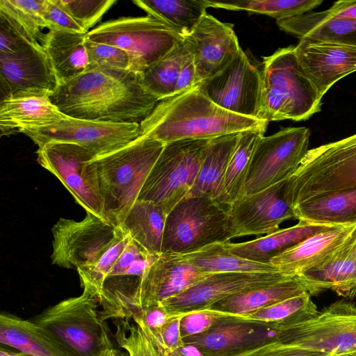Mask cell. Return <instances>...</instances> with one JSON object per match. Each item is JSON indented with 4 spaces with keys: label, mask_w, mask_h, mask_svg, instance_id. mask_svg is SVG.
Returning a JSON list of instances; mask_svg holds the SVG:
<instances>
[{
    "label": "cell",
    "mask_w": 356,
    "mask_h": 356,
    "mask_svg": "<svg viewBox=\"0 0 356 356\" xmlns=\"http://www.w3.org/2000/svg\"><path fill=\"white\" fill-rule=\"evenodd\" d=\"M49 98L70 117L113 123L140 124L159 102L131 70L86 71L59 84Z\"/></svg>",
    "instance_id": "1"
},
{
    "label": "cell",
    "mask_w": 356,
    "mask_h": 356,
    "mask_svg": "<svg viewBox=\"0 0 356 356\" xmlns=\"http://www.w3.org/2000/svg\"><path fill=\"white\" fill-rule=\"evenodd\" d=\"M268 124L220 108L197 85L159 101L140 127L141 136L166 144L184 139H212Z\"/></svg>",
    "instance_id": "2"
},
{
    "label": "cell",
    "mask_w": 356,
    "mask_h": 356,
    "mask_svg": "<svg viewBox=\"0 0 356 356\" xmlns=\"http://www.w3.org/2000/svg\"><path fill=\"white\" fill-rule=\"evenodd\" d=\"M165 145L141 136L90 161L96 172L106 220L116 227L122 224Z\"/></svg>",
    "instance_id": "3"
},
{
    "label": "cell",
    "mask_w": 356,
    "mask_h": 356,
    "mask_svg": "<svg viewBox=\"0 0 356 356\" xmlns=\"http://www.w3.org/2000/svg\"><path fill=\"white\" fill-rule=\"evenodd\" d=\"M99 298L83 291L30 318L64 356H99L114 348Z\"/></svg>",
    "instance_id": "4"
},
{
    "label": "cell",
    "mask_w": 356,
    "mask_h": 356,
    "mask_svg": "<svg viewBox=\"0 0 356 356\" xmlns=\"http://www.w3.org/2000/svg\"><path fill=\"white\" fill-rule=\"evenodd\" d=\"M261 76L259 120L302 121L320 111L322 98L302 70L294 47L264 57Z\"/></svg>",
    "instance_id": "5"
},
{
    "label": "cell",
    "mask_w": 356,
    "mask_h": 356,
    "mask_svg": "<svg viewBox=\"0 0 356 356\" xmlns=\"http://www.w3.org/2000/svg\"><path fill=\"white\" fill-rule=\"evenodd\" d=\"M356 187V134L309 149L286 180L292 209L308 200Z\"/></svg>",
    "instance_id": "6"
},
{
    "label": "cell",
    "mask_w": 356,
    "mask_h": 356,
    "mask_svg": "<svg viewBox=\"0 0 356 356\" xmlns=\"http://www.w3.org/2000/svg\"><path fill=\"white\" fill-rule=\"evenodd\" d=\"M229 206L206 196H186L167 215L162 252L185 254L233 238Z\"/></svg>",
    "instance_id": "7"
},
{
    "label": "cell",
    "mask_w": 356,
    "mask_h": 356,
    "mask_svg": "<svg viewBox=\"0 0 356 356\" xmlns=\"http://www.w3.org/2000/svg\"><path fill=\"white\" fill-rule=\"evenodd\" d=\"M211 139H184L166 143L138 200L154 202L167 213L191 191Z\"/></svg>",
    "instance_id": "8"
},
{
    "label": "cell",
    "mask_w": 356,
    "mask_h": 356,
    "mask_svg": "<svg viewBox=\"0 0 356 356\" xmlns=\"http://www.w3.org/2000/svg\"><path fill=\"white\" fill-rule=\"evenodd\" d=\"M86 37L125 51L131 58L130 70L140 75L183 40L165 23L149 15L106 21L89 31Z\"/></svg>",
    "instance_id": "9"
},
{
    "label": "cell",
    "mask_w": 356,
    "mask_h": 356,
    "mask_svg": "<svg viewBox=\"0 0 356 356\" xmlns=\"http://www.w3.org/2000/svg\"><path fill=\"white\" fill-rule=\"evenodd\" d=\"M273 337L278 342L332 355L356 352V306L337 301L313 316L286 325H276Z\"/></svg>",
    "instance_id": "10"
},
{
    "label": "cell",
    "mask_w": 356,
    "mask_h": 356,
    "mask_svg": "<svg viewBox=\"0 0 356 356\" xmlns=\"http://www.w3.org/2000/svg\"><path fill=\"white\" fill-rule=\"evenodd\" d=\"M309 138L310 130L305 127H286L264 136L252 157L244 195L288 179L309 151Z\"/></svg>",
    "instance_id": "11"
},
{
    "label": "cell",
    "mask_w": 356,
    "mask_h": 356,
    "mask_svg": "<svg viewBox=\"0 0 356 356\" xmlns=\"http://www.w3.org/2000/svg\"><path fill=\"white\" fill-rule=\"evenodd\" d=\"M36 154L39 164L60 181L86 212L106 220L96 172L90 163L97 157L94 152L75 143L50 142L38 147Z\"/></svg>",
    "instance_id": "12"
},
{
    "label": "cell",
    "mask_w": 356,
    "mask_h": 356,
    "mask_svg": "<svg viewBox=\"0 0 356 356\" xmlns=\"http://www.w3.org/2000/svg\"><path fill=\"white\" fill-rule=\"evenodd\" d=\"M38 147L50 142L79 145L97 156L116 151L141 136L140 124L92 121L70 117L20 131Z\"/></svg>",
    "instance_id": "13"
},
{
    "label": "cell",
    "mask_w": 356,
    "mask_h": 356,
    "mask_svg": "<svg viewBox=\"0 0 356 356\" xmlns=\"http://www.w3.org/2000/svg\"><path fill=\"white\" fill-rule=\"evenodd\" d=\"M118 229L88 212L81 221L60 218L51 229V264L68 269L95 264L111 244Z\"/></svg>",
    "instance_id": "14"
},
{
    "label": "cell",
    "mask_w": 356,
    "mask_h": 356,
    "mask_svg": "<svg viewBox=\"0 0 356 356\" xmlns=\"http://www.w3.org/2000/svg\"><path fill=\"white\" fill-rule=\"evenodd\" d=\"M261 76L241 48L215 76L197 84L217 106L240 115L258 119ZM259 120V119H258Z\"/></svg>",
    "instance_id": "15"
},
{
    "label": "cell",
    "mask_w": 356,
    "mask_h": 356,
    "mask_svg": "<svg viewBox=\"0 0 356 356\" xmlns=\"http://www.w3.org/2000/svg\"><path fill=\"white\" fill-rule=\"evenodd\" d=\"M280 272L211 274L161 303L169 317L209 309L229 296L269 286L289 278Z\"/></svg>",
    "instance_id": "16"
},
{
    "label": "cell",
    "mask_w": 356,
    "mask_h": 356,
    "mask_svg": "<svg viewBox=\"0 0 356 356\" xmlns=\"http://www.w3.org/2000/svg\"><path fill=\"white\" fill-rule=\"evenodd\" d=\"M0 79L3 99L50 97L59 86L40 43L30 42L15 53L0 54Z\"/></svg>",
    "instance_id": "17"
},
{
    "label": "cell",
    "mask_w": 356,
    "mask_h": 356,
    "mask_svg": "<svg viewBox=\"0 0 356 356\" xmlns=\"http://www.w3.org/2000/svg\"><path fill=\"white\" fill-rule=\"evenodd\" d=\"M286 180L244 195L229 206L233 238L268 234L279 230L283 222L295 218L293 210L286 198Z\"/></svg>",
    "instance_id": "18"
},
{
    "label": "cell",
    "mask_w": 356,
    "mask_h": 356,
    "mask_svg": "<svg viewBox=\"0 0 356 356\" xmlns=\"http://www.w3.org/2000/svg\"><path fill=\"white\" fill-rule=\"evenodd\" d=\"M183 42L193 58L197 84L223 70L241 48L233 24L223 23L207 13L183 38Z\"/></svg>",
    "instance_id": "19"
},
{
    "label": "cell",
    "mask_w": 356,
    "mask_h": 356,
    "mask_svg": "<svg viewBox=\"0 0 356 356\" xmlns=\"http://www.w3.org/2000/svg\"><path fill=\"white\" fill-rule=\"evenodd\" d=\"M298 60L321 98L338 81L356 72V47L300 39L294 47Z\"/></svg>",
    "instance_id": "20"
},
{
    "label": "cell",
    "mask_w": 356,
    "mask_h": 356,
    "mask_svg": "<svg viewBox=\"0 0 356 356\" xmlns=\"http://www.w3.org/2000/svg\"><path fill=\"white\" fill-rule=\"evenodd\" d=\"M274 324L243 321L232 318L208 330L184 339V347L199 356H228L261 343L274 335Z\"/></svg>",
    "instance_id": "21"
},
{
    "label": "cell",
    "mask_w": 356,
    "mask_h": 356,
    "mask_svg": "<svg viewBox=\"0 0 356 356\" xmlns=\"http://www.w3.org/2000/svg\"><path fill=\"white\" fill-rule=\"evenodd\" d=\"M355 226H339L313 234L273 258L270 264L284 275L296 277L330 259L343 245Z\"/></svg>",
    "instance_id": "22"
},
{
    "label": "cell",
    "mask_w": 356,
    "mask_h": 356,
    "mask_svg": "<svg viewBox=\"0 0 356 356\" xmlns=\"http://www.w3.org/2000/svg\"><path fill=\"white\" fill-rule=\"evenodd\" d=\"M241 132L210 140L195 184L187 196H206L230 206L225 188V179L231 157Z\"/></svg>",
    "instance_id": "23"
},
{
    "label": "cell",
    "mask_w": 356,
    "mask_h": 356,
    "mask_svg": "<svg viewBox=\"0 0 356 356\" xmlns=\"http://www.w3.org/2000/svg\"><path fill=\"white\" fill-rule=\"evenodd\" d=\"M339 226L314 225L299 221L298 224L247 242L223 243L231 253L252 261L270 264L275 257L316 233Z\"/></svg>",
    "instance_id": "24"
},
{
    "label": "cell",
    "mask_w": 356,
    "mask_h": 356,
    "mask_svg": "<svg viewBox=\"0 0 356 356\" xmlns=\"http://www.w3.org/2000/svg\"><path fill=\"white\" fill-rule=\"evenodd\" d=\"M282 31L299 39L331 42L356 47V20L335 17L326 10L309 12L276 20Z\"/></svg>",
    "instance_id": "25"
},
{
    "label": "cell",
    "mask_w": 356,
    "mask_h": 356,
    "mask_svg": "<svg viewBox=\"0 0 356 356\" xmlns=\"http://www.w3.org/2000/svg\"><path fill=\"white\" fill-rule=\"evenodd\" d=\"M66 116L47 96L3 99L0 106L1 135L51 124Z\"/></svg>",
    "instance_id": "26"
},
{
    "label": "cell",
    "mask_w": 356,
    "mask_h": 356,
    "mask_svg": "<svg viewBox=\"0 0 356 356\" xmlns=\"http://www.w3.org/2000/svg\"><path fill=\"white\" fill-rule=\"evenodd\" d=\"M86 33L49 31L40 44L51 61L59 84L83 73L88 66Z\"/></svg>",
    "instance_id": "27"
},
{
    "label": "cell",
    "mask_w": 356,
    "mask_h": 356,
    "mask_svg": "<svg viewBox=\"0 0 356 356\" xmlns=\"http://www.w3.org/2000/svg\"><path fill=\"white\" fill-rule=\"evenodd\" d=\"M293 210L296 219L309 224L356 225V187L308 200Z\"/></svg>",
    "instance_id": "28"
},
{
    "label": "cell",
    "mask_w": 356,
    "mask_h": 356,
    "mask_svg": "<svg viewBox=\"0 0 356 356\" xmlns=\"http://www.w3.org/2000/svg\"><path fill=\"white\" fill-rule=\"evenodd\" d=\"M296 277L311 296L327 290L346 298L356 296V259L334 254L324 264Z\"/></svg>",
    "instance_id": "29"
},
{
    "label": "cell",
    "mask_w": 356,
    "mask_h": 356,
    "mask_svg": "<svg viewBox=\"0 0 356 356\" xmlns=\"http://www.w3.org/2000/svg\"><path fill=\"white\" fill-rule=\"evenodd\" d=\"M167 213L154 202L137 200L119 226L150 254L162 253Z\"/></svg>",
    "instance_id": "30"
},
{
    "label": "cell",
    "mask_w": 356,
    "mask_h": 356,
    "mask_svg": "<svg viewBox=\"0 0 356 356\" xmlns=\"http://www.w3.org/2000/svg\"><path fill=\"white\" fill-rule=\"evenodd\" d=\"M307 292L296 277H289L273 284L240 293L217 302L207 309L239 316Z\"/></svg>",
    "instance_id": "31"
},
{
    "label": "cell",
    "mask_w": 356,
    "mask_h": 356,
    "mask_svg": "<svg viewBox=\"0 0 356 356\" xmlns=\"http://www.w3.org/2000/svg\"><path fill=\"white\" fill-rule=\"evenodd\" d=\"M0 340L28 356H64L31 319L8 313L0 315Z\"/></svg>",
    "instance_id": "32"
},
{
    "label": "cell",
    "mask_w": 356,
    "mask_h": 356,
    "mask_svg": "<svg viewBox=\"0 0 356 356\" xmlns=\"http://www.w3.org/2000/svg\"><path fill=\"white\" fill-rule=\"evenodd\" d=\"M133 3L182 38L193 30L209 8L207 0H136Z\"/></svg>",
    "instance_id": "33"
},
{
    "label": "cell",
    "mask_w": 356,
    "mask_h": 356,
    "mask_svg": "<svg viewBox=\"0 0 356 356\" xmlns=\"http://www.w3.org/2000/svg\"><path fill=\"white\" fill-rule=\"evenodd\" d=\"M183 256L202 273L209 275L219 273L279 272L270 264L252 261L231 253L225 248L223 243H212Z\"/></svg>",
    "instance_id": "34"
},
{
    "label": "cell",
    "mask_w": 356,
    "mask_h": 356,
    "mask_svg": "<svg viewBox=\"0 0 356 356\" xmlns=\"http://www.w3.org/2000/svg\"><path fill=\"white\" fill-rule=\"evenodd\" d=\"M115 339L125 356H172L140 317L114 320Z\"/></svg>",
    "instance_id": "35"
},
{
    "label": "cell",
    "mask_w": 356,
    "mask_h": 356,
    "mask_svg": "<svg viewBox=\"0 0 356 356\" xmlns=\"http://www.w3.org/2000/svg\"><path fill=\"white\" fill-rule=\"evenodd\" d=\"M267 127L241 132L236 147L229 161L225 188L230 205L244 195L245 180L254 149Z\"/></svg>",
    "instance_id": "36"
},
{
    "label": "cell",
    "mask_w": 356,
    "mask_h": 356,
    "mask_svg": "<svg viewBox=\"0 0 356 356\" xmlns=\"http://www.w3.org/2000/svg\"><path fill=\"white\" fill-rule=\"evenodd\" d=\"M186 51L182 40L140 74L144 88L159 101L175 95L180 65Z\"/></svg>",
    "instance_id": "37"
},
{
    "label": "cell",
    "mask_w": 356,
    "mask_h": 356,
    "mask_svg": "<svg viewBox=\"0 0 356 356\" xmlns=\"http://www.w3.org/2000/svg\"><path fill=\"white\" fill-rule=\"evenodd\" d=\"M317 312L311 296L305 292L251 313L229 316L237 321L286 325L307 319Z\"/></svg>",
    "instance_id": "38"
},
{
    "label": "cell",
    "mask_w": 356,
    "mask_h": 356,
    "mask_svg": "<svg viewBox=\"0 0 356 356\" xmlns=\"http://www.w3.org/2000/svg\"><path fill=\"white\" fill-rule=\"evenodd\" d=\"M43 3L44 0H0V18L30 42L40 44L45 28Z\"/></svg>",
    "instance_id": "39"
},
{
    "label": "cell",
    "mask_w": 356,
    "mask_h": 356,
    "mask_svg": "<svg viewBox=\"0 0 356 356\" xmlns=\"http://www.w3.org/2000/svg\"><path fill=\"white\" fill-rule=\"evenodd\" d=\"M208 7L229 10H243L264 14L276 20L289 18L311 12L320 6L321 0H241L209 1Z\"/></svg>",
    "instance_id": "40"
},
{
    "label": "cell",
    "mask_w": 356,
    "mask_h": 356,
    "mask_svg": "<svg viewBox=\"0 0 356 356\" xmlns=\"http://www.w3.org/2000/svg\"><path fill=\"white\" fill-rule=\"evenodd\" d=\"M129 238L118 227L113 241L99 259L92 265L76 269L83 291L97 297L100 301L107 277Z\"/></svg>",
    "instance_id": "41"
},
{
    "label": "cell",
    "mask_w": 356,
    "mask_h": 356,
    "mask_svg": "<svg viewBox=\"0 0 356 356\" xmlns=\"http://www.w3.org/2000/svg\"><path fill=\"white\" fill-rule=\"evenodd\" d=\"M159 255L149 254L130 238L106 280L122 277L140 279Z\"/></svg>",
    "instance_id": "42"
},
{
    "label": "cell",
    "mask_w": 356,
    "mask_h": 356,
    "mask_svg": "<svg viewBox=\"0 0 356 356\" xmlns=\"http://www.w3.org/2000/svg\"><path fill=\"white\" fill-rule=\"evenodd\" d=\"M85 45L88 55L86 71L130 70V56L123 49L108 44L92 41L87 37Z\"/></svg>",
    "instance_id": "43"
},
{
    "label": "cell",
    "mask_w": 356,
    "mask_h": 356,
    "mask_svg": "<svg viewBox=\"0 0 356 356\" xmlns=\"http://www.w3.org/2000/svg\"><path fill=\"white\" fill-rule=\"evenodd\" d=\"M56 1L86 33L117 2L115 0H56Z\"/></svg>",
    "instance_id": "44"
},
{
    "label": "cell",
    "mask_w": 356,
    "mask_h": 356,
    "mask_svg": "<svg viewBox=\"0 0 356 356\" xmlns=\"http://www.w3.org/2000/svg\"><path fill=\"white\" fill-rule=\"evenodd\" d=\"M273 337L228 356H332L323 352L289 346L278 342Z\"/></svg>",
    "instance_id": "45"
},
{
    "label": "cell",
    "mask_w": 356,
    "mask_h": 356,
    "mask_svg": "<svg viewBox=\"0 0 356 356\" xmlns=\"http://www.w3.org/2000/svg\"><path fill=\"white\" fill-rule=\"evenodd\" d=\"M228 314L211 309L193 312L183 316L180 321L182 339L201 334L213 325L225 321Z\"/></svg>",
    "instance_id": "46"
},
{
    "label": "cell",
    "mask_w": 356,
    "mask_h": 356,
    "mask_svg": "<svg viewBox=\"0 0 356 356\" xmlns=\"http://www.w3.org/2000/svg\"><path fill=\"white\" fill-rule=\"evenodd\" d=\"M42 16L45 28L49 31L85 33L71 18L56 0H44Z\"/></svg>",
    "instance_id": "47"
},
{
    "label": "cell",
    "mask_w": 356,
    "mask_h": 356,
    "mask_svg": "<svg viewBox=\"0 0 356 356\" xmlns=\"http://www.w3.org/2000/svg\"><path fill=\"white\" fill-rule=\"evenodd\" d=\"M182 317L181 316L169 317L161 327L152 331L163 347L172 353L184 347L180 334V321Z\"/></svg>",
    "instance_id": "48"
},
{
    "label": "cell",
    "mask_w": 356,
    "mask_h": 356,
    "mask_svg": "<svg viewBox=\"0 0 356 356\" xmlns=\"http://www.w3.org/2000/svg\"><path fill=\"white\" fill-rule=\"evenodd\" d=\"M30 43L13 27L0 18V54H12Z\"/></svg>",
    "instance_id": "49"
},
{
    "label": "cell",
    "mask_w": 356,
    "mask_h": 356,
    "mask_svg": "<svg viewBox=\"0 0 356 356\" xmlns=\"http://www.w3.org/2000/svg\"><path fill=\"white\" fill-rule=\"evenodd\" d=\"M197 85V74L194 60L187 49L180 65L175 95L188 90Z\"/></svg>",
    "instance_id": "50"
},
{
    "label": "cell",
    "mask_w": 356,
    "mask_h": 356,
    "mask_svg": "<svg viewBox=\"0 0 356 356\" xmlns=\"http://www.w3.org/2000/svg\"><path fill=\"white\" fill-rule=\"evenodd\" d=\"M132 317L142 318L152 331L161 327L169 318L168 313L161 305L142 311Z\"/></svg>",
    "instance_id": "51"
},
{
    "label": "cell",
    "mask_w": 356,
    "mask_h": 356,
    "mask_svg": "<svg viewBox=\"0 0 356 356\" xmlns=\"http://www.w3.org/2000/svg\"><path fill=\"white\" fill-rule=\"evenodd\" d=\"M326 11L335 17L356 20V0L336 1Z\"/></svg>",
    "instance_id": "52"
},
{
    "label": "cell",
    "mask_w": 356,
    "mask_h": 356,
    "mask_svg": "<svg viewBox=\"0 0 356 356\" xmlns=\"http://www.w3.org/2000/svg\"><path fill=\"white\" fill-rule=\"evenodd\" d=\"M334 255L341 258L356 259V226Z\"/></svg>",
    "instance_id": "53"
},
{
    "label": "cell",
    "mask_w": 356,
    "mask_h": 356,
    "mask_svg": "<svg viewBox=\"0 0 356 356\" xmlns=\"http://www.w3.org/2000/svg\"><path fill=\"white\" fill-rule=\"evenodd\" d=\"M21 353V356H28L22 353ZM99 356H125V355H124V353H122L120 351L117 350L116 349L112 348V349H109V350H107L103 352Z\"/></svg>",
    "instance_id": "54"
},
{
    "label": "cell",
    "mask_w": 356,
    "mask_h": 356,
    "mask_svg": "<svg viewBox=\"0 0 356 356\" xmlns=\"http://www.w3.org/2000/svg\"><path fill=\"white\" fill-rule=\"evenodd\" d=\"M0 356H21V353L8 351L6 349H4L3 346H1L0 350Z\"/></svg>",
    "instance_id": "55"
},
{
    "label": "cell",
    "mask_w": 356,
    "mask_h": 356,
    "mask_svg": "<svg viewBox=\"0 0 356 356\" xmlns=\"http://www.w3.org/2000/svg\"><path fill=\"white\" fill-rule=\"evenodd\" d=\"M173 356H187V355L183 354L181 351H177L173 354Z\"/></svg>",
    "instance_id": "56"
},
{
    "label": "cell",
    "mask_w": 356,
    "mask_h": 356,
    "mask_svg": "<svg viewBox=\"0 0 356 356\" xmlns=\"http://www.w3.org/2000/svg\"><path fill=\"white\" fill-rule=\"evenodd\" d=\"M332 356H350V354H346V355H332Z\"/></svg>",
    "instance_id": "57"
},
{
    "label": "cell",
    "mask_w": 356,
    "mask_h": 356,
    "mask_svg": "<svg viewBox=\"0 0 356 356\" xmlns=\"http://www.w3.org/2000/svg\"><path fill=\"white\" fill-rule=\"evenodd\" d=\"M350 356H356V352L350 353Z\"/></svg>",
    "instance_id": "58"
}]
</instances>
